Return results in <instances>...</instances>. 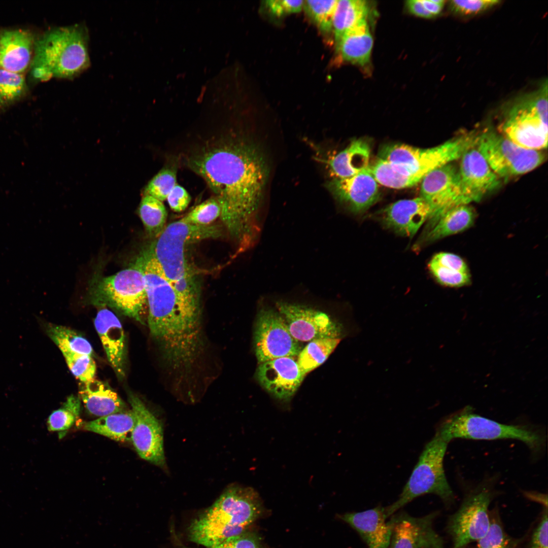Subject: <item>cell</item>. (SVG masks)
Instances as JSON below:
<instances>
[{
    "label": "cell",
    "instance_id": "1",
    "mask_svg": "<svg viewBox=\"0 0 548 548\" xmlns=\"http://www.w3.org/2000/svg\"><path fill=\"white\" fill-rule=\"evenodd\" d=\"M187 164L215 194L237 253L249 249L261 229L257 213L267 177L262 155L252 145L223 140L193 153Z\"/></svg>",
    "mask_w": 548,
    "mask_h": 548
},
{
    "label": "cell",
    "instance_id": "2",
    "mask_svg": "<svg viewBox=\"0 0 548 548\" xmlns=\"http://www.w3.org/2000/svg\"><path fill=\"white\" fill-rule=\"evenodd\" d=\"M138 259L145 279L150 334L164 360H183L197 348L200 332L182 315L173 286L149 251Z\"/></svg>",
    "mask_w": 548,
    "mask_h": 548
},
{
    "label": "cell",
    "instance_id": "3",
    "mask_svg": "<svg viewBox=\"0 0 548 548\" xmlns=\"http://www.w3.org/2000/svg\"><path fill=\"white\" fill-rule=\"evenodd\" d=\"M264 511L259 495L254 489L231 485L191 523L187 529L188 538L206 547L216 546L249 530Z\"/></svg>",
    "mask_w": 548,
    "mask_h": 548
},
{
    "label": "cell",
    "instance_id": "4",
    "mask_svg": "<svg viewBox=\"0 0 548 548\" xmlns=\"http://www.w3.org/2000/svg\"><path fill=\"white\" fill-rule=\"evenodd\" d=\"M88 36L84 25L75 24L51 29L35 40L30 63L34 79H70L89 66Z\"/></svg>",
    "mask_w": 548,
    "mask_h": 548
},
{
    "label": "cell",
    "instance_id": "5",
    "mask_svg": "<svg viewBox=\"0 0 548 548\" xmlns=\"http://www.w3.org/2000/svg\"><path fill=\"white\" fill-rule=\"evenodd\" d=\"M221 235L216 225H197L182 218L167 226L155 239L149 252L157 261L177 294L198 287L195 273L187 259V249L201 241L216 238Z\"/></svg>",
    "mask_w": 548,
    "mask_h": 548
},
{
    "label": "cell",
    "instance_id": "6",
    "mask_svg": "<svg viewBox=\"0 0 548 548\" xmlns=\"http://www.w3.org/2000/svg\"><path fill=\"white\" fill-rule=\"evenodd\" d=\"M498 132L517 145L541 150L547 146V81L517 97L505 109Z\"/></svg>",
    "mask_w": 548,
    "mask_h": 548
},
{
    "label": "cell",
    "instance_id": "7",
    "mask_svg": "<svg viewBox=\"0 0 548 548\" xmlns=\"http://www.w3.org/2000/svg\"><path fill=\"white\" fill-rule=\"evenodd\" d=\"M476 136L473 133L462 134L427 149L401 143L387 144L380 150L379 158L388 161L415 186L432 170L460 159L467 150L475 146Z\"/></svg>",
    "mask_w": 548,
    "mask_h": 548
},
{
    "label": "cell",
    "instance_id": "8",
    "mask_svg": "<svg viewBox=\"0 0 548 548\" xmlns=\"http://www.w3.org/2000/svg\"><path fill=\"white\" fill-rule=\"evenodd\" d=\"M448 444L435 434L426 444L398 499L384 507L387 518L414 499L425 494L436 495L446 505L454 501L455 495L443 468Z\"/></svg>",
    "mask_w": 548,
    "mask_h": 548
},
{
    "label": "cell",
    "instance_id": "9",
    "mask_svg": "<svg viewBox=\"0 0 548 548\" xmlns=\"http://www.w3.org/2000/svg\"><path fill=\"white\" fill-rule=\"evenodd\" d=\"M435 434L448 443L455 438L516 439L535 453L539 452L545 443L544 435L538 431L526 426L501 424L474 414L468 408L444 419Z\"/></svg>",
    "mask_w": 548,
    "mask_h": 548
},
{
    "label": "cell",
    "instance_id": "10",
    "mask_svg": "<svg viewBox=\"0 0 548 548\" xmlns=\"http://www.w3.org/2000/svg\"><path fill=\"white\" fill-rule=\"evenodd\" d=\"M95 300L114 307L144 324L147 304L144 273L138 259L130 267L99 280L93 290Z\"/></svg>",
    "mask_w": 548,
    "mask_h": 548
},
{
    "label": "cell",
    "instance_id": "11",
    "mask_svg": "<svg viewBox=\"0 0 548 548\" xmlns=\"http://www.w3.org/2000/svg\"><path fill=\"white\" fill-rule=\"evenodd\" d=\"M475 147L493 172L505 180L534 169L545 159L542 151L521 147L492 129L477 135Z\"/></svg>",
    "mask_w": 548,
    "mask_h": 548
},
{
    "label": "cell",
    "instance_id": "12",
    "mask_svg": "<svg viewBox=\"0 0 548 548\" xmlns=\"http://www.w3.org/2000/svg\"><path fill=\"white\" fill-rule=\"evenodd\" d=\"M420 183V196L430 210L428 230L452 209L472 202L463 185L458 166L454 162L432 170Z\"/></svg>",
    "mask_w": 548,
    "mask_h": 548
},
{
    "label": "cell",
    "instance_id": "13",
    "mask_svg": "<svg viewBox=\"0 0 548 548\" xmlns=\"http://www.w3.org/2000/svg\"><path fill=\"white\" fill-rule=\"evenodd\" d=\"M492 496L489 489L478 488L466 496L459 509L450 517L447 531L452 539L453 548H465L487 533L491 524L489 507Z\"/></svg>",
    "mask_w": 548,
    "mask_h": 548
},
{
    "label": "cell",
    "instance_id": "14",
    "mask_svg": "<svg viewBox=\"0 0 548 548\" xmlns=\"http://www.w3.org/2000/svg\"><path fill=\"white\" fill-rule=\"evenodd\" d=\"M254 344L259 363L281 357H295L302 349L290 334L280 313L270 308H262L258 313Z\"/></svg>",
    "mask_w": 548,
    "mask_h": 548
},
{
    "label": "cell",
    "instance_id": "15",
    "mask_svg": "<svg viewBox=\"0 0 548 548\" xmlns=\"http://www.w3.org/2000/svg\"><path fill=\"white\" fill-rule=\"evenodd\" d=\"M276 307L290 334L298 341H310L322 338H341L343 330L341 324L323 312L285 301L277 302Z\"/></svg>",
    "mask_w": 548,
    "mask_h": 548
},
{
    "label": "cell",
    "instance_id": "16",
    "mask_svg": "<svg viewBox=\"0 0 548 548\" xmlns=\"http://www.w3.org/2000/svg\"><path fill=\"white\" fill-rule=\"evenodd\" d=\"M128 398L135 417L131 438L135 450L142 459L166 470L163 429L161 422L138 396L129 393Z\"/></svg>",
    "mask_w": 548,
    "mask_h": 548
},
{
    "label": "cell",
    "instance_id": "17",
    "mask_svg": "<svg viewBox=\"0 0 548 548\" xmlns=\"http://www.w3.org/2000/svg\"><path fill=\"white\" fill-rule=\"evenodd\" d=\"M438 512L414 517L405 511L392 515L388 521L391 535L389 548H444L442 538L435 531Z\"/></svg>",
    "mask_w": 548,
    "mask_h": 548
},
{
    "label": "cell",
    "instance_id": "18",
    "mask_svg": "<svg viewBox=\"0 0 548 548\" xmlns=\"http://www.w3.org/2000/svg\"><path fill=\"white\" fill-rule=\"evenodd\" d=\"M256 376L264 390L282 401L290 399L304 378L297 361L292 357H281L259 363Z\"/></svg>",
    "mask_w": 548,
    "mask_h": 548
},
{
    "label": "cell",
    "instance_id": "19",
    "mask_svg": "<svg viewBox=\"0 0 548 548\" xmlns=\"http://www.w3.org/2000/svg\"><path fill=\"white\" fill-rule=\"evenodd\" d=\"M327 187L340 202L356 214L368 209L380 196L379 183L369 166L351 177L332 179Z\"/></svg>",
    "mask_w": 548,
    "mask_h": 548
},
{
    "label": "cell",
    "instance_id": "20",
    "mask_svg": "<svg viewBox=\"0 0 548 548\" xmlns=\"http://www.w3.org/2000/svg\"><path fill=\"white\" fill-rule=\"evenodd\" d=\"M459 172L464 188L471 201H479L496 190L501 179L493 172L475 146L460 158Z\"/></svg>",
    "mask_w": 548,
    "mask_h": 548
},
{
    "label": "cell",
    "instance_id": "21",
    "mask_svg": "<svg viewBox=\"0 0 548 548\" xmlns=\"http://www.w3.org/2000/svg\"><path fill=\"white\" fill-rule=\"evenodd\" d=\"M430 215L429 206L419 196L389 205L382 212V222L396 233L410 237L417 233Z\"/></svg>",
    "mask_w": 548,
    "mask_h": 548
},
{
    "label": "cell",
    "instance_id": "22",
    "mask_svg": "<svg viewBox=\"0 0 548 548\" xmlns=\"http://www.w3.org/2000/svg\"><path fill=\"white\" fill-rule=\"evenodd\" d=\"M94 326L111 366L119 378H124L126 343L120 320L111 311L103 308L96 314Z\"/></svg>",
    "mask_w": 548,
    "mask_h": 548
},
{
    "label": "cell",
    "instance_id": "23",
    "mask_svg": "<svg viewBox=\"0 0 548 548\" xmlns=\"http://www.w3.org/2000/svg\"><path fill=\"white\" fill-rule=\"evenodd\" d=\"M338 517L359 533L367 548H389L391 529L386 522L384 507L378 506L361 512H347Z\"/></svg>",
    "mask_w": 548,
    "mask_h": 548
},
{
    "label": "cell",
    "instance_id": "24",
    "mask_svg": "<svg viewBox=\"0 0 548 548\" xmlns=\"http://www.w3.org/2000/svg\"><path fill=\"white\" fill-rule=\"evenodd\" d=\"M35 40L28 31L21 29L0 32V68L21 74L30 64Z\"/></svg>",
    "mask_w": 548,
    "mask_h": 548
},
{
    "label": "cell",
    "instance_id": "25",
    "mask_svg": "<svg viewBox=\"0 0 548 548\" xmlns=\"http://www.w3.org/2000/svg\"><path fill=\"white\" fill-rule=\"evenodd\" d=\"M79 397L93 415L102 417L127 410L125 402L106 382L95 378L81 382Z\"/></svg>",
    "mask_w": 548,
    "mask_h": 548
},
{
    "label": "cell",
    "instance_id": "26",
    "mask_svg": "<svg viewBox=\"0 0 548 548\" xmlns=\"http://www.w3.org/2000/svg\"><path fill=\"white\" fill-rule=\"evenodd\" d=\"M370 148L362 139L353 140L344 150L328 162L331 175L335 179L353 176L369 166Z\"/></svg>",
    "mask_w": 548,
    "mask_h": 548
},
{
    "label": "cell",
    "instance_id": "27",
    "mask_svg": "<svg viewBox=\"0 0 548 548\" xmlns=\"http://www.w3.org/2000/svg\"><path fill=\"white\" fill-rule=\"evenodd\" d=\"M373 39L366 20L347 31L336 44V48L345 61L365 65L369 61Z\"/></svg>",
    "mask_w": 548,
    "mask_h": 548
},
{
    "label": "cell",
    "instance_id": "28",
    "mask_svg": "<svg viewBox=\"0 0 548 548\" xmlns=\"http://www.w3.org/2000/svg\"><path fill=\"white\" fill-rule=\"evenodd\" d=\"M476 213L469 204L454 208L444 214L424 236V242L430 243L464 231L474 223Z\"/></svg>",
    "mask_w": 548,
    "mask_h": 548
},
{
    "label": "cell",
    "instance_id": "29",
    "mask_svg": "<svg viewBox=\"0 0 548 548\" xmlns=\"http://www.w3.org/2000/svg\"><path fill=\"white\" fill-rule=\"evenodd\" d=\"M135 424V417L131 409L100 417L88 422L84 429L118 441H131Z\"/></svg>",
    "mask_w": 548,
    "mask_h": 548
},
{
    "label": "cell",
    "instance_id": "30",
    "mask_svg": "<svg viewBox=\"0 0 548 548\" xmlns=\"http://www.w3.org/2000/svg\"><path fill=\"white\" fill-rule=\"evenodd\" d=\"M368 11V4L365 1H337L332 19V28L336 44L347 31L366 20Z\"/></svg>",
    "mask_w": 548,
    "mask_h": 548
},
{
    "label": "cell",
    "instance_id": "31",
    "mask_svg": "<svg viewBox=\"0 0 548 548\" xmlns=\"http://www.w3.org/2000/svg\"><path fill=\"white\" fill-rule=\"evenodd\" d=\"M341 338H322L309 341L297 356L298 366L305 375L322 365L335 350Z\"/></svg>",
    "mask_w": 548,
    "mask_h": 548
},
{
    "label": "cell",
    "instance_id": "32",
    "mask_svg": "<svg viewBox=\"0 0 548 548\" xmlns=\"http://www.w3.org/2000/svg\"><path fill=\"white\" fill-rule=\"evenodd\" d=\"M45 332L61 352H70L92 356L93 348L85 337L67 327L47 323L44 324Z\"/></svg>",
    "mask_w": 548,
    "mask_h": 548
},
{
    "label": "cell",
    "instance_id": "33",
    "mask_svg": "<svg viewBox=\"0 0 548 548\" xmlns=\"http://www.w3.org/2000/svg\"><path fill=\"white\" fill-rule=\"evenodd\" d=\"M139 215L147 233L156 238L165 227L167 212L162 201L148 195L143 197Z\"/></svg>",
    "mask_w": 548,
    "mask_h": 548
},
{
    "label": "cell",
    "instance_id": "34",
    "mask_svg": "<svg viewBox=\"0 0 548 548\" xmlns=\"http://www.w3.org/2000/svg\"><path fill=\"white\" fill-rule=\"evenodd\" d=\"M81 400L74 395H70L62 406L53 411L47 420L49 431H64L70 429L79 417Z\"/></svg>",
    "mask_w": 548,
    "mask_h": 548
},
{
    "label": "cell",
    "instance_id": "35",
    "mask_svg": "<svg viewBox=\"0 0 548 548\" xmlns=\"http://www.w3.org/2000/svg\"><path fill=\"white\" fill-rule=\"evenodd\" d=\"M337 1H305L304 9L320 30L329 32L332 28V19Z\"/></svg>",
    "mask_w": 548,
    "mask_h": 548
},
{
    "label": "cell",
    "instance_id": "36",
    "mask_svg": "<svg viewBox=\"0 0 548 548\" xmlns=\"http://www.w3.org/2000/svg\"><path fill=\"white\" fill-rule=\"evenodd\" d=\"M520 540L508 535L498 517L491 518L487 533L477 541L475 548H517Z\"/></svg>",
    "mask_w": 548,
    "mask_h": 548
},
{
    "label": "cell",
    "instance_id": "37",
    "mask_svg": "<svg viewBox=\"0 0 548 548\" xmlns=\"http://www.w3.org/2000/svg\"><path fill=\"white\" fill-rule=\"evenodd\" d=\"M25 87L22 74L0 68V105L5 106L20 98Z\"/></svg>",
    "mask_w": 548,
    "mask_h": 548
},
{
    "label": "cell",
    "instance_id": "38",
    "mask_svg": "<svg viewBox=\"0 0 548 548\" xmlns=\"http://www.w3.org/2000/svg\"><path fill=\"white\" fill-rule=\"evenodd\" d=\"M177 184V169L175 167H164L148 183L145 195H150L161 201L166 198Z\"/></svg>",
    "mask_w": 548,
    "mask_h": 548
},
{
    "label": "cell",
    "instance_id": "39",
    "mask_svg": "<svg viewBox=\"0 0 548 548\" xmlns=\"http://www.w3.org/2000/svg\"><path fill=\"white\" fill-rule=\"evenodd\" d=\"M61 353L70 370L81 382H86L94 378L96 367L91 356L66 351Z\"/></svg>",
    "mask_w": 548,
    "mask_h": 548
},
{
    "label": "cell",
    "instance_id": "40",
    "mask_svg": "<svg viewBox=\"0 0 548 548\" xmlns=\"http://www.w3.org/2000/svg\"><path fill=\"white\" fill-rule=\"evenodd\" d=\"M221 208L214 197L197 206L182 219L187 223L197 225H209L220 216Z\"/></svg>",
    "mask_w": 548,
    "mask_h": 548
},
{
    "label": "cell",
    "instance_id": "41",
    "mask_svg": "<svg viewBox=\"0 0 548 548\" xmlns=\"http://www.w3.org/2000/svg\"><path fill=\"white\" fill-rule=\"evenodd\" d=\"M428 268L432 275L441 285L451 287H460L471 283L470 272H463L452 267L441 266L431 261Z\"/></svg>",
    "mask_w": 548,
    "mask_h": 548
},
{
    "label": "cell",
    "instance_id": "42",
    "mask_svg": "<svg viewBox=\"0 0 548 548\" xmlns=\"http://www.w3.org/2000/svg\"><path fill=\"white\" fill-rule=\"evenodd\" d=\"M499 3L497 0H453L450 1L451 11L463 16L478 14Z\"/></svg>",
    "mask_w": 548,
    "mask_h": 548
},
{
    "label": "cell",
    "instance_id": "43",
    "mask_svg": "<svg viewBox=\"0 0 548 548\" xmlns=\"http://www.w3.org/2000/svg\"><path fill=\"white\" fill-rule=\"evenodd\" d=\"M178 548H192L177 543ZM206 548H267L261 537L255 532L248 530L215 547Z\"/></svg>",
    "mask_w": 548,
    "mask_h": 548
},
{
    "label": "cell",
    "instance_id": "44",
    "mask_svg": "<svg viewBox=\"0 0 548 548\" xmlns=\"http://www.w3.org/2000/svg\"><path fill=\"white\" fill-rule=\"evenodd\" d=\"M304 1L271 0L264 2V5L270 12L276 16L297 13L303 8Z\"/></svg>",
    "mask_w": 548,
    "mask_h": 548
},
{
    "label": "cell",
    "instance_id": "45",
    "mask_svg": "<svg viewBox=\"0 0 548 548\" xmlns=\"http://www.w3.org/2000/svg\"><path fill=\"white\" fill-rule=\"evenodd\" d=\"M547 510L545 508L532 533L528 548H547Z\"/></svg>",
    "mask_w": 548,
    "mask_h": 548
},
{
    "label": "cell",
    "instance_id": "46",
    "mask_svg": "<svg viewBox=\"0 0 548 548\" xmlns=\"http://www.w3.org/2000/svg\"><path fill=\"white\" fill-rule=\"evenodd\" d=\"M166 199L173 211L180 212L187 208L191 200V197L184 187L177 184L168 195Z\"/></svg>",
    "mask_w": 548,
    "mask_h": 548
},
{
    "label": "cell",
    "instance_id": "47",
    "mask_svg": "<svg viewBox=\"0 0 548 548\" xmlns=\"http://www.w3.org/2000/svg\"><path fill=\"white\" fill-rule=\"evenodd\" d=\"M435 264L452 267L463 272H469L465 261L459 256L451 253L440 252L436 254L430 260Z\"/></svg>",
    "mask_w": 548,
    "mask_h": 548
},
{
    "label": "cell",
    "instance_id": "48",
    "mask_svg": "<svg viewBox=\"0 0 548 548\" xmlns=\"http://www.w3.org/2000/svg\"><path fill=\"white\" fill-rule=\"evenodd\" d=\"M406 4L409 12L417 16L425 18H430L433 17L425 9L421 0L408 1L406 2Z\"/></svg>",
    "mask_w": 548,
    "mask_h": 548
},
{
    "label": "cell",
    "instance_id": "49",
    "mask_svg": "<svg viewBox=\"0 0 548 548\" xmlns=\"http://www.w3.org/2000/svg\"><path fill=\"white\" fill-rule=\"evenodd\" d=\"M425 9L433 17L439 14L444 4L443 0H421Z\"/></svg>",
    "mask_w": 548,
    "mask_h": 548
}]
</instances>
